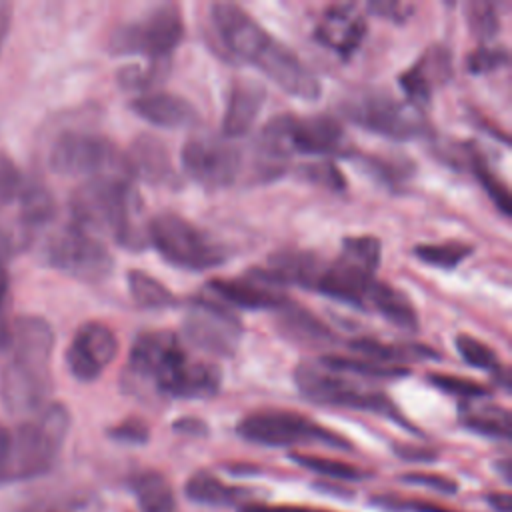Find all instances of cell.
Here are the masks:
<instances>
[{
  "mask_svg": "<svg viewBox=\"0 0 512 512\" xmlns=\"http://www.w3.org/2000/svg\"><path fill=\"white\" fill-rule=\"evenodd\" d=\"M220 370L190 358L180 338L170 330L140 334L130 350L124 370V386L134 394L166 398H210L220 388Z\"/></svg>",
  "mask_w": 512,
  "mask_h": 512,
  "instance_id": "cell-1",
  "label": "cell"
},
{
  "mask_svg": "<svg viewBox=\"0 0 512 512\" xmlns=\"http://www.w3.org/2000/svg\"><path fill=\"white\" fill-rule=\"evenodd\" d=\"M210 16L224 46L238 58L260 68L284 92L314 100L320 94L316 74L282 42L272 38L244 8L232 2H216Z\"/></svg>",
  "mask_w": 512,
  "mask_h": 512,
  "instance_id": "cell-2",
  "label": "cell"
},
{
  "mask_svg": "<svg viewBox=\"0 0 512 512\" xmlns=\"http://www.w3.org/2000/svg\"><path fill=\"white\" fill-rule=\"evenodd\" d=\"M8 350L10 358L0 374V400L8 414L28 418L48 404L52 392L54 330L40 316H20L12 324Z\"/></svg>",
  "mask_w": 512,
  "mask_h": 512,
  "instance_id": "cell-3",
  "label": "cell"
},
{
  "mask_svg": "<svg viewBox=\"0 0 512 512\" xmlns=\"http://www.w3.org/2000/svg\"><path fill=\"white\" fill-rule=\"evenodd\" d=\"M138 194L130 176L106 174L88 178L70 196L72 222L90 234H106L122 246L142 244V230L136 224Z\"/></svg>",
  "mask_w": 512,
  "mask_h": 512,
  "instance_id": "cell-4",
  "label": "cell"
},
{
  "mask_svg": "<svg viewBox=\"0 0 512 512\" xmlns=\"http://www.w3.org/2000/svg\"><path fill=\"white\" fill-rule=\"evenodd\" d=\"M68 430L70 412L60 402H48L28 416L12 430L8 482H26L48 474L62 452Z\"/></svg>",
  "mask_w": 512,
  "mask_h": 512,
  "instance_id": "cell-5",
  "label": "cell"
},
{
  "mask_svg": "<svg viewBox=\"0 0 512 512\" xmlns=\"http://www.w3.org/2000/svg\"><path fill=\"white\" fill-rule=\"evenodd\" d=\"M380 252V240L374 236L344 238L340 254L332 262H322L314 290L348 304H364L376 282Z\"/></svg>",
  "mask_w": 512,
  "mask_h": 512,
  "instance_id": "cell-6",
  "label": "cell"
},
{
  "mask_svg": "<svg viewBox=\"0 0 512 512\" xmlns=\"http://www.w3.org/2000/svg\"><path fill=\"white\" fill-rule=\"evenodd\" d=\"M54 212L50 190L36 178L24 176L18 190L0 204V258L6 262L26 250Z\"/></svg>",
  "mask_w": 512,
  "mask_h": 512,
  "instance_id": "cell-7",
  "label": "cell"
},
{
  "mask_svg": "<svg viewBox=\"0 0 512 512\" xmlns=\"http://www.w3.org/2000/svg\"><path fill=\"white\" fill-rule=\"evenodd\" d=\"M48 166L60 176H130L126 156L102 134L68 130L62 132L48 150Z\"/></svg>",
  "mask_w": 512,
  "mask_h": 512,
  "instance_id": "cell-8",
  "label": "cell"
},
{
  "mask_svg": "<svg viewBox=\"0 0 512 512\" xmlns=\"http://www.w3.org/2000/svg\"><path fill=\"white\" fill-rule=\"evenodd\" d=\"M146 234L164 260L184 270H208L226 260L220 244L174 212L156 214L148 222Z\"/></svg>",
  "mask_w": 512,
  "mask_h": 512,
  "instance_id": "cell-9",
  "label": "cell"
},
{
  "mask_svg": "<svg viewBox=\"0 0 512 512\" xmlns=\"http://www.w3.org/2000/svg\"><path fill=\"white\" fill-rule=\"evenodd\" d=\"M296 384L302 396L310 402L326 404V406H344L354 410H368L388 418L402 420L398 416L396 406L388 400L386 394L370 388H362L358 382L350 380L348 376L330 370L320 360L316 362H302L296 368Z\"/></svg>",
  "mask_w": 512,
  "mask_h": 512,
  "instance_id": "cell-10",
  "label": "cell"
},
{
  "mask_svg": "<svg viewBox=\"0 0 512 512\" xmlns=\"http://www.w3.org/2000/svg\"><path fill=\"white\" fill-rule=\"evenodd\" d=\"M238 434L262 446H296L324 444L336 450H350V442L338 432L324 428L308 416L290 410H258L238 422Z\"/></svg>",
  "mask_w": 512,
  "mask_h": 512,
  "instance_id": "cell-11",
  "label": "cell"
},
{
  "mask_svg": "<svg viewBox=\"0 0 512 512\" xmlns=\"http://www.w3.org/2000/svg\"><path fill=\"white\" fill-rule=\"evenodd\" d=\"M184 36V22L176 4L150 10L140 20L122 24L110 36V52L118 56L140 54L150 62L168 60Z\"/></svg>",
  "mask_w": 512,
  "mask_h": 512,
  "instance_id": "cell-12",
  "label": "cell"
},
{
  "mask_svg": "<svg viewBox=\"0 0 512 512\" xmlns=\"http://www.w3.org/2000/svg\"><path fill=\"white\" fill-rule=\"evenodd\" d=\"M342 112L354 124L396 140L414 138L428 130V122L416 104L396 100L386 92L368 90L348 96Z\"/></svg>",
  "mask_w": 512,
  "mask_h": 512,
  "instance_id": "cell-13",
  "label": "cell"
},
{
  "mask_svg": "<svg viewBox=\"0 0 512 512\" xmlns=\"http://www.w3.org/2000/svg\"><path fill=\"white\" fill-rule=\"evenodd\" d=\"M46 262L82 282H102L114 266V260L102 240L74 222L50 234L44 246Z\"/></svg>",
  "mask_w": 512,
  "mask_h": 512,
  "instance_id": "cell-14",
  "label": "cell"
},
{
  "mask_svg": "<svg viewBox=\"0 0 512 512\" xmlns=\"http://www.w3.org/2000/svg\"><path fill=\"white\" fill-rule=\"evenodd\" d=\"M180 162L184 172L204 188H222L236 180L242 154L222 136L196 134L182 146Z\"/></svg>",
  "mask_w": 512,
  "mask_h": 512,
  "instance_id": "cell-15",
  "label": "cell"
},
{
  "mask_svg": "<svg viewBox=\"0 0 512 512\" xmlns=\"http://www.w3.org/2000/svg\"><path fill=\"white\" fill-rule=\"evenodd\" d=\"M184 332L196 348L216 356H232L240 344L242 324L224 304L198 300L184 316Z\"/></svg>",
  "mask_w": 512,
  "mask_h": 512,
  "instance_id": "cell-16",
  "label": "cell"
},
{
  "mask_svg": "<svg viewBox=\"0 0 512 512\" xmlns=\"http://www.w3.org/2000/svg\"><path fill=\"white\" fill-rule=\"evenodd\" d=\"M116 352V334L106 324L90 320L76 330L66 352V364L78 382H92L108 368Z\"/></svg>",
  "mask_w": 512,
  "mask_h": 512,
  "instance_id": "cell-17",
  "label": "cell"
},
{
  "mask_svg": "<svg viewBox=\"0 0 512 512\" xmlns=\"http://www.w3.org/2000/svg\"><path fill=\"white\" fill-rule=\"evenodd\" d=\"M208 288L226 302L224 306H238L246 310H272L286 306V296L280 286L272 284L258 270L248 272L244 278H216Z\"/></svg>",
  "mask_w": 512,
  "mask_h": 512,
  "instance_id": "cell-18",
  "label": "cell"
},
{
  "mask_svg": "<svg viewBox=\"0 0 512 512\" xmlns=\"http://www.w3.org/2000/svg\"><path fill=\"white\" fill-rule=\"evenodd\" d=\"M366 34V20L354 4H334L324 14L316 28V38L348 58Z\"/></svg>",
  "mask_w": 512,
  "mask_h": 512,
  "instance_id": "cell-19",
  "label": "cell"
},
{
  "mask_svg": "<svg viewBox=\"0 0 512 512\" xmlns=\"http://www.w3.org/2000/svg\"><path fill=\"white\" fill-rule=\"evenodd\" d=\"M450 78V52L444 46H430L406 72L400 74L398 82L408 94V102H426L432 90Z\"/></svg>",
  "mask_w": 512,
  "mask_h": 512,
  "instance_id": "cell-20",
  "label": "cell"
},
{
  "mask_svg": "<svg viewBox=\"0 0 512 512\" xmlns=\"http://www.w3.org/2000/svg\"><path fill=\"white\" fill-rule=\"evenodd\" d=\"M130 106L134 114L162 128H190L200 120L198 110L186 98L170 92L142 94L134 98Z\"/></svg>",
  "mask_w": 512,
  "mask_h": 512,
  "instance_id": "cell-21",
  "label": "cell"
},
{
  "mask_svg": "<svg viewBox=\"0 0 512 512\" xmlns=\"http://www.w3.org/2000/svg\"><path fill=\"white\" fill-rule=\"evenodd\" d=\"M264 96V86L254 80L242 78L234 82L222 118V132L226 138H238L252 128L264 104Z\"/></svg>",
  "mask_w": 512,
  "mask_h": 512,
  "instance_id": "cell-22",
  "label": "cell"
},
{
  "mask_svg": "<svg viewBox=\"0 0 512 512\" xmlns=\"http://www.w3.org/2000/svg\"><path fill=\"white\" fill-rule=\"evenodd\" d=\"M184 494L188 500H192L196 504H204V506L240 504L252 496V492L248 488L226 484L206 470H198L186 480Z\"/></svg>",
  "mask_w": 512,
  "mask_h": 512,
  "instance_id": "cell-23",
  "label": "cell"
},
{
  "mask_svg": "<svg viewBox=\"0 0 512 512\" xmlns=\"http://www.w3.org/2000/svg\"><path fill=\"white\" fill-rule=\"evenodd\" d=\"M126 160H128L132 176L140 174L142 178H146L150 182H162V180L170 178V174H172L168 150L164 148V144L158 138L148 136V134L140 136L134 142Z\"/></svg>",
  "mask_w": 512,
  "mask_h": 512,
  "instance_id": "cell-24",
  "label": "cell"
},
{
  "mask_svg": "<svg viewBox=\"0 0 512 512\" xmlns=\"http://www.w3.org/2000/svg\"><path fill=\"white\" fill-rule=\"evenodd\" d=\"M366 306L374 308L378 314H382L388 322L406 328V330H414L418 320H416V310L412 306V302L408 300V296L400 290H396L394 286L386 284V282H374L368 296H366Z\"/></svg>",
  "mask_w": 512,
  "mask_h": 512,
  "instance_id": "cell-25",
  "label": "cell"
},
{
  "mask_svg": "<svg viewBox=\"0 0 512 512\" xmlns=\"http://www.w3.org/2000/svg\"><path fill=\"white\" fill-rule=\"evenodd\" d=\"M130 488L142 512H176V498L164 474L142 470L130 478Z\"/></svg>",
  "mask_w": 512,
  "mask_h": 512,
  "instance_id": "cell-26",
  "label": "cell"
},
{
  "mask_svg": "<svg viewBox=\"0 0 512 512\" xmlns=\"http://www.w3.org/2000/svg\"><path fill=\"white\" fill-rule=\"evenodd\" d=\"M460 422L478 434L502 438L510 436V414L506 408L480 402V400H466L460 410Z\"/></svg>",
  "mask_w": 512,
  "mask_h": 512,
  "instance_id": "cell-27",
  "label": "cell"
},
{
  "mask_svg": "<svg viewBox=\"0 0 512 512\" xmlns=\"http://www.w3.org/2000/svg\"><path fill=\"white\" fill-rule=\"evenodd\" d=\"M350 348L360 352L362 358L382 362V364H392V366H400L398 362H408V360L436 358L434 350L420 344H386L374 338L352 340Z\"/></svg>",
  "mask_w": 512,
  "mask_h": 512,
  "instance_id": "cell-28",
  "label": "cell"
},
{
  "mask_svg": "<svg viewBox=\"0 0 512 512\" xmlns=\"http://www.w3.org/2000/svg\"><path fill=\"white\" fill-rule=\"evenodd\" d=\"M128 288L132 298L142 306V308H150V310H160V308H170L174 306L176 298L174 294L154 276H150L148 272L142 270H130L128 276Z\"/></svg>",
  "mask_w": 512,
  "mask_h": 512,
  "instance_id": "cell-29",
  "label": "cell"
},
{
  "mask_svg": "<svg viewBox=\"0 0 512 512\" xmlns=\"http://www.w3.org/2000/svg\"><path fill=\"white\" fill-rule=\"evenodd\" d=\"M318 360L330 370H336L340 374H356V376H368V378H394L408 372L404 366H392V364H382V362H374L368 358H354V356L330 354Z\"/></svg>",
  "mask_w": 512,
  "mask_h": 512,
  "instance_id": "cell-30",
  "label": "cell"
},
{
  "mask_svg": "<svg viewBox=\"0 0 512 512\" xmlns=\"http://www.w3.org/2000/svg\"><path fill=\"white\" fill-rule=\"evenodd\" d=\"M290 456L302 468H308L316 474H322V476H328L334 480H364L370 476L366 470L352 466L348 462H342V460L314 456V454H298V452H292Z\"/></svg>",
  "mask_w": 512,
  "mask_h": 512,
  "instance_id": "cell-31",
  "label": "cell"
},
{
  "mask_svg": "<svg viewBox=\"0 0 512 512\" xmlns=\"http://www.w3.org/2000/svg\"><path fill=\"white\" fill-rule=\"evenodd\" d=\"M470 252H472L470 244L456 242V240L440 242V244H418L414 248V254L418 260L444 270L458 266L464 258L470 256Z\"/></svg>",
  "mask_w": 512,
  "mask_h": 512,
  "instance_id": "cell-32",
  "label": "cell"
},
{
  "mask_svg": "<svg viewBox=\"0 0 512 512\" xmlns=\"http://www.w3.org/2000/svg\"><path fill=\"white\" fill-rule=\"evenodd\" d=\"M468 158L472 162V170L476 174V178L480 180V184L484 186V190L488 192V196L492 198V202L496 204V208L502 212V214H510V206H512V200H510V192L508 188L494 176V172L488 168V164L484 162V158L470 148L468 152Z\"/></svg>",
  "mask_w": 512,
  "mask_h": 512,
  "instance_id": "cell-33",
  "label": "cell"
},
{
  "mask_svg": "<svg viewBox=\"0 0 512 512\" xmlns=\"http://www.w3.org/2000/svg\"><path fill=\"white\" fill-rule=\"evenodd\" d=\"M286 308V306H284ZM284 324H286V332L292 336H298L306 342H326L332 338L330 330L318 322L314 316H310L308 312L296 310V312H288L284 310Z\"/></svg>",
  "mask_w": 512,
  "mask_h": 512,
  "instance_id": "cell-34",
  "label": "cell"
},
{
  "mask_svg": "<svg viewBox=\"0 0 512 512\" xmlns=\"http://www.w3.org/2000/svg\"><path fill=\"white\" fill-rule=\"evenodd\" d=\"M468 24L474 36L488 40L492 38L500 28V12L498 6L492 2H470L468 4Z\"/></svg>",
  "mask_w": 512,
  "mask_h": 512,
  "instance_id": "cell-35",
  "label": "cell"
},
{
  "mask_svg": "<svg viewBox=\"0 0 512 512\" xmlns=\"http://www.w3.org/2000/svg\"><path fill=\"white\" fill-rule=\"evenodd\" d=\"M456 348H458L460 356L470 366H476V368H482V370H498V366H500L498 356L494 354V350L488 344H484L482 340H478L470 334H458Z\"/></svg>",
  "mask_w": 512,
  "mask_h": 512,
  "instance_id": "cell-36",
  "label": "cell"
},
{
  "mask_svg": "<svg viewBox=\"0 0 512 512\" xmlns=\"http://www.w3.org/2000/svg\"><path fill=\"white\" fill-rule=\"evenodd\" d=\"M428 380L432 386L440 388L442 392H448V394H454L462 400H480L484 396H488V388L474 382V380H468V378H462V376H454V374H428Z\"/></svg>",
  "mask_w": 512,
  "mask_h": 512,
  "instance_id": "cell-37",
  "label": "cell"
},
{
  "mask_svg": "<svg viewBox=\"0 0 512 512\" xmlns=\"http://www.w3.org/2000/svg\"><path fill=\"white\" fill-rule=\"evenodd\" d=\"M168 70V60L164 62H150L146 66H128L118 74V80L124 88L136 90V88H148L154 82L162 80Z\"/></svg>",
  "mask_w": 512,
  "mask_h": 512,
  "instance_id": "cell-38",
  "label": "cell"
},
{
  "mask_svg": "<svg viewBox=\"0 0 512 512\" xmlns=\"http://www.w3.org/2000/svg\"><path fill=\"white\" fill-rule=\"evenodd\" d=\"M372 504L382 506L386 510H394V512H456V510L432 504V502L410 500V498H400V496H374Z\"/></svg>",
  "mask_w": 512,
  "mask_h": 512,
  "instance_id": "cell-39",
  "label": "cell"
},
{
  "mask_svg": "<svg viewBox=\"0 0 512 512\" xmlns=\"http://www.w3.org/2000/svg\"><path fill=\"white\" fill-rule=\"evenodd\" d=\"M508 62V52L502 48V46H480L478 50H474L470 56H468V68L470 72H490L502 64Z\"/></svg>",
  "mask_w": 512,
  "mask_h": 512,
  "instance_id": "cell-40",
  "label": "cell"
},
{
  "mask_svg": "<svg viewBox=\"0 0 512 512\" xmlns=\"http://www.w3.org/2000/svg\"><path fill=\"white\" fill-rule=\"evenodd\" d=\"M26 174L20 172V168L14 164V160L0 150V204L8 200L18 186L22 184Z\"/></svg>",
  "mask_w": 512,
  "mask_h": 512,
  "instance_id": "cell-41",
  "label": "cell"
},
{
  "mask_svg": "<svg viewBox=\"0 0 512 512\" xmlns=\"http://www.w3.org/2000/svg\"><path fill=\"white\" fill-rule=\"evenodd\" d=\"M402 482L406 484H416V486H428L436 492H442V494H454L458 484L448 478V476H442V474H432V472H406L402 474L400 478Z\"/></svg>",
  "mask_w": 512,
  "mask_h": 512,
  "instance_id": "cell-42",
  "label": "cell"
},
{
  "mask_svg": "<svg viewBox=\"0 0 512 512\" xmlns=\"http://www.w3.org/2000/svg\"><path fill=\"white\" fill-rule=\"evenodd\" d=\"M8 310H10V282H8L4 260L0 258V350L8 348V342H10L12 324L8 320Z\"/></svg>",
  "mask_w": 512,
  "mask_h": 512,
  "instance_id": "cell-43",
  "label": "cell"
},
{
  "mask_svg": "<svg viewBox=\"0 0 512 512\" xmlns=\"http://www.w3.org/2000/svg\"><path fill=\"white\" fill-rule=\"evenodd\" d=\"M108 434H110V438H114L118 442L142 444L148 440V426L138 418H130V420H124V422L116 424L114 428H110Z\"/></svg>",
  "mask_w": 512,
  "mask_h": 512,
  "instance_id": "cell-44",
  "label": "cell"
},
{
  "mask_svg": "<svg viewBox=\"0 0 512 512\" xmlns=\"http://www.w3.org/2000/svg\"><path fill=\"white\" fill-rule=\"evenodd\" d=\"M302 172L306 174V178H310L314 182H320L324 186H330L334 190L344 188V178H342L340 170L334 164H330V162H324V164L318 162V164L306 166Z\"/></svg>",
  "mask_w": 512,
  "mask_h": 512,
  "instance_id": "cell-45",
  "label": "cell"
},
{
  "mask_svg": "<svg viewBox=\"0 0 512 512\" xmlns=\"http://www.w3.org/2000/svg\"><path fill=\"white\" fill-rule=\"evenodd\" d=\"M366 8H370L380 18H394V20H402L412 12L410 4L390 2V0H376V2H370Z\"/></svg>",
  "mask_w": 512,
  "mask_h": 512,
  "instance_id": "cell-46",
  "label": "cell"
},
{
  "mask_svg": "<svg viewBox=\"0 0 512 512\" xmlns=\"http://www.w3.org/2000/svg\"><path fill=\"white\" fill-rule=\"evenodd\" d=\"M10 440L12 430L0 422V486L8 484V470H10Z\"/></svg>",
  "mask_w": 512,
  "mask_h": 512,
  "instance_id": "cell-47",
  "label": "cell"
},
{
  "mask_svg": "<svg viewBox=\"0 0 512 512\" xmlns=\"http://www.w3.org/2000/svg\"><path fill=\"white\" fill-rule=\"evenodd\" d=\"M238 512H328V510H316V508H304V506H268V504H244Z\"/></svg>",
  "mask_w": 512,
  "mask_h": 512,
  "instance_id": "cell-48",
  "label": "cell"
},
{
  "mask_svg": "<svg viewBox=\"0 0 512 512\" xmlns=\"http://www.w3.org/2000/svg\"><path fill=\"white\" fill-rule=\"evenodd\" d=\"M396 454L402 456L404 460H418V462H428V460L436 458V454L428 448H414V446H406V444L396 446Z\"/></svg>",
  "mask_w": 512,
  "mask_h": 512,
  "instance_id": "cell-49",
  "label": "cell"
},
{
  "mask_svg": "<svg viewBox=\"0 0 512 512\" xmlns=\"http://www.w3.org/2000/svg\"><path fill=\"white\" fill-rule=\"evenodd\" d=\"M174 430H178L182 434H206V426L200 420H194V418L178 420L174 424Z\"/></svg>",
  "mask_w": 512,
  "mask_h": 512,
  "instance_id": "cell-50",
  "label": "cell"
},
{
  "mask_svg": "<svg viewBox=\"0 0 512 512\" xmlns=\"http://www.w3.org/2000/svg\"><path fill=\"white\" fill-rule=\"evenodd\" d=\"M10 20H12V6L8 2H0V50H2L4 40L8 36Z\"/></svg>",
  "mask_w": 512,
  "mask_h": 512,
  "instance_id": "cell-51",
  "label": "cell"
},
{
  "mask_svg": "<svg viewBox=\"0 0 512 512\" xmlns=\"http://www.w3.org/2000/svg\"><path fill=\"white\" fill-rule=\"evenodd\" d=\"M488 502H490V506H492L496 512H510V496H508L506 492L490 494V496H488Z\"/></svg>",
  "mask_w": 512,
  "mask_h": 512,
  "instance_id": "cell-52",
  "label": "cell"
}]
</instances>
